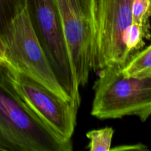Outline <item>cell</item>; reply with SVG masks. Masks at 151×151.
<instances>
[{"label": "cell", "mask_w": 151, "mask_h": 151, "mask_svg": "<svg viewBox=\"0 0 151 151\" xmlns=\"http://www.w3.org/2000/svg\"><path fill=\"white\" fill-rule=\"evenodd\" d=\"M72 140L49 128L22 100L0 65V150L72 151Z\"/></svg>", "instance_id": "1"}, {"label": "cell", "mask_w": 151, "mask_h": 151, "mask_svg": "<svg viewBox=\"0 0 151 151\" xmlns=\"http://www.w3.org/2000/svg\"><path fill=\"white\" fill-rule=\"evenodd\" d=\"M122 69L108 66L99 70L91 115L100 119L135 116L145 122L151 116V79L125 77Z\"/></svg>", "instance_id": "2"}, {"label": "cell", "mask_w": 151, "mask_h": 151, "mask_svg": "<svg viewBox=\"0 0 151 151\" xmlns=\"http://www.w3.org/2000/svg\"><path fill=\"white\" fill-rule=\"evenodd\" d=\"M1 35L9 68L39 83L61 98L73 101L59 82L38 41L26 6L11 19Z\"/></svg>", "instance_id": "3"}, {"label": "cell", "mask_w": 151, "mask_h": 151, "mask_svg": "<svg viewBox=\"0 0 151 151\" xmlns=\"http://www.w3.org/2000/svg\"><path fill=\"white\" fill-rule=\"evenodd\" d=\"M78 86L88 83L94 64V0H54Z\"/></svg>", "instance_id": "4"}, {"label": "cell", "mask_w": 151, "mask_h": 151, "mask_svg": "<svg viewBox=\"0 0 151 151\" xmlns=\"http://www.w3.org/2000/svg\"><path fill=\"white\" fill-rule=\"evenodd\" d=\"M134 0H94V64L97 71L128 63L124 36L132 24Z\"/></svg>", "instance_id": "5"}, {"label": "cell", "mask_w": 151, "mask_h": 151, "mask_svg": "<svg viewBox=\"0 0 151 151\" xmlns=\"http://www.w3.org/2000/svg\"><path fill=\"white\" fill-rule=\"evenodd\" d=\"M26 7L32 27L59 82L80 107L79 87L74 78L54 0H26Z\"/></svg>", "instance_id": "6"}, {"label": "cell", "mask_w": 151, "mask_h": 151, "mask_svg": "<svg viewBox=\"0 0 151 151\" xmlns=\"http://www.w3.org/2000/svg\"><path fill=\"white\" fill-rule=\"evenodd\" d=\"M7 68L15 90L27 106L58 135L71 139L79 107L26 75Z\"/></svg>", "instance_id": "7"}, {"label": "cell", "mask_w": 151, "mask_h": 151, "mask_svg": "<svg viewBox=\"0 0 151 151\" xmlns=\"http://www.w3.org/2000/svg\"><path fill=\"white\" fill-rule=\"evenodd\" d=\"M125 77L151 79V45L139 51L122 68Z\"/></svg>", "instance_id": "8"}, {"label": "cell", "mask_w": 151, "mask_h": 151, "mask_svg": "<svg viewBox=\"0 0 151 151\" xmlns=\"http://www.w3.org/2000/svg\"><path fill=\"white\" fill-rule=\"evenodd\" d=\"M114 130L111 127L91 130L86 133L89 139L87 149L90 151H110Z\"/></svg>", "instance_id": "9"}, {"label": "cell", "mask_w": 151, "mask_h": 151, "mask_svg": "<svg viewBox=\"0 0 151 151\" xmlns=\"http://www.w3.org/2000/svg\"><path fill=\"white\" fill-rule=\"evenodd\" d=\"M26 6V0H0V34L11 19Z\"/></svg>", "instance_id": "10"}, {"label": "cell", "mask_w": 151, "mask_h": 151, "mask_svg": "<svg viewBox=\"0 0 151 151\" xmlns=\"http://www.w3.org/2000/svg\"><path fill=\"white\" fill-rule=\"evenodd\" d=\"M132 22L150 29L151 0H134L131 7Z\"/></svg>", "instance_id": "11"}, {"label": "cell", "mask_w": 151, "mask_h": 151, "mask_svg": "<svg viewBox=\"0 0 151 151\" xmlns=\"http://www.w3.org/2000/svg\"><path fill=\"white\" fill-rule=\"evenodd\" d=\"M148 147L143 144H136V145H120L119 147H115L114 148H111V150H139L145 151L148 150Z\"/></svg>", "instance_id": "12"}, {"label": "cell", "mask_w": 151, "mask_h": 151, "mask_svg": "<svg viewBox=\"0 0 151 151\" xmlns=\"http://www.w3.org/2000/svg\"><path fill=\"white\" fill-rule=\"evenodd\" d=\"M0 65L3 66L7 65V59L5 57V47L1 34H0Z\"/></svg>", "instance_id": "13"}]
</instances>
